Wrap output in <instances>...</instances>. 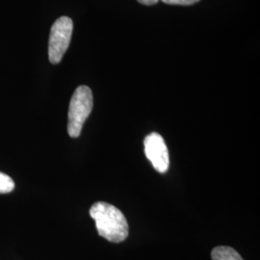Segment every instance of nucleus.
<instances>
[{"mask_svg": "<svg viewBox=\"0 0 260 260\" xmlns=\"http://www.w3.org/2000/svg\"><path fill=\"white\" fill-rule=\"evenodd\" d=\"M165 4L169 5H182V6H190L200 2L201 0H159Z\"/></svg>", "mask_w": 260, "mask_h": 260, "instance_id": "0eeeda50", "label": "nucleus"}, {"mask_svg": "<svg viewBox=\"0 0 260 260\" xmlns=\"http://www.w3.org/2000/svg\"><path fill=\"white\" fill-rule=\"evenodd\" d=\"M99 234L108 241L121 243L128 236V223L120 209L114 205L98 202L90 209Z\"/></svg>", "mask_w": 260, "mask_h": 260, "instance_id": "f257e3e1", "label": "nucleus"}, {"mask_svg": "<svg viewBox=\"0 0 260 260\" xmlns=\"http://www.w3.org/2000/svg\"><path fill=\"white\" fill-rule=\"evenodd\" d=\"M145 153L153 168L161 174L166 173L170 165V158L166 143L156 132L148 135L145 141Z\"/></svg>", "mask_w": 260, "mask_h": 260, "instance_id": "20e7f679", "label": "nucleus"}, {"mask_svg": "<svg viewBox=\"0 0 260 260\" xmlns=\"http://www.w3.org/2000/svg\"><path fill=\"white\" fill-rule=\"evenodd\" d=\"M212 260H244L241 255L231 247H216L211 252Z\"/></svg>", "mask_w": 260, "mask_h": 260, "instance_id": "39448f33", "label": "nucleus"}, {"mask_svg": "<svg viewBox=\"0 0 260 260\" xmlns=\"http://www.w3.org/2000/svg\"><path fill=\"white\" fill-rule=\"evenodd\" d=\"M14 188H15V183L13 179L9 176L3 173H0V194L10 193L14 190Z\"/></svg>", "mask_w": 260, "mask_h": 260, "instance_id": "423d86ee", "label": "nucleus"}, {"mask_svg": "<svg viewBox=\"0 0 260 260\" xmlns=\"http://www.w3.org/2000/svg\"><path fill=\"white\" fill-rule=\"evenodd\" d=\"M93 93L88 86H79L72 96L69 107L68 133L72 138L80 136L84 122L93 110Z\"/></svg>", "mask_w": 260, "mask_h": 260, "instance_id": "f03ea898", "label": "nucleus"}, {"mask_svg": "<svg viewBox=\"0 0 260 260\" xmlns=\"http://www.w3.org/2000/svg\"><path fill=\"white\" fill-rule=\"evenodd\" d=\"M137 1L143 5H146V6H152V5L157 4L159 2V0H137Z\"/></svg>", "mask_w": 260, "mask_h": 260, "instance_id": "6e6552de", "label": "nucleus"}, {"mask_svg": "<svg viewBox=\"0 0 260 260\" xmlns=\"http://www.w3.org/2000/svg\"><path fill=\"white\" fill-rule=\"evenodd\" d=\"M74 30L73 19L61 17L51 26L48 42V58L51 64H59L70 47Z\"/></svg>", "mask_w": 260, "mask_h": 260, "instance_id": "7ed1b4c3", "label": "nucleus"}]
</instances>
